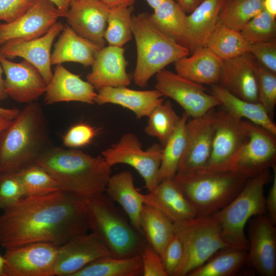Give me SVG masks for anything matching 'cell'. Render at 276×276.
I'll use <instances>...</instances> for the list:
<instances>
[{
	"label": "cell",
	"instance_id": "obj_11",
	"mask_svg": "<svg viewBox=\"0 0 276 276\" xmlns=\"http://www.w3.org/2000/svg\"><path fill=\"white\" fill-rule=\"evenodd\" d=\"M249 121L226 110L216 111V122L211 154L202 168L210 171H228L231 162L248 135Z\"/></svg>",
	"mask_w": 276,
	"mask_h": 276
},
{
	"label": "cell",
	"instance_id": "obj_37",
	"mask_svg": "<svg viewBox=\"0 0 276 276\" xmlns=\"http://www.w3.org/2000/svg\"><path fill=\"white\" fill-rule=\"evenodd\" d=\"M264 0H225L219 21L226 26L240 31L251 18L264 9Z\"/></svg>",
	"mask_w": 276,
	"mask_h": 276
},
{
	"label": "cell",
	"instance_id": "obj_52",
	"mask_svg": "<svg viewBox=\"0 0 276 276\" xmlns=\"http://www.w3.org/2000/svg\"><path fill=\"white\" fill-rule=\"evenodd\" d=\"M52 2L60 12L62 13L63 17L68 11L73 0H50Z\"/></svg>",
	"mask_w": 276,
	"mask_h": 276
},
{
	"label": "cell",
	"instance_id": "obj_45",
	"mask_svg": "<svg viewBox=\"0 0 276 276\" xmlns=\"http://www.w3.org/2000/svg\"><path fill=\"white\" fill-rule=\"evenodd\" d=\"M97 134L96 130L86 123L72 126L63 137V144L66 147L76 149L88 145Z\"/></svg>",
	"mask_w": 276,
	"mask_h": 276
},
{
	"label": "cell",
	"instance_id": "obj_17",
	"mask_svg": "<svg viewBox=\"0 0 276 276\" xmlns=\"http://www.w3.org/2000/svg\"><path fill=\"white\" fill-rule=\"evenodd\" d=\"M108 256L113 255L94 233L78 235L59 246L54 276H74L90 263Z\"/></svg>",
	"mask_w": 276,
	"mask_h": 276
},
{
	"label": "cell",
	"instance_id": "obj_18",
	"mask_svg": "<svg viewBox=\"0 0 276 276\" xmlns=\"http://www.w3.org/2000/svg\"><path fill=\"white\" fill-rule=\"evenodd\" d=\"M64 27L61 22L57 21L46 34L40 37L28 40H9L1 45L0 55L8 59L17 57L22 58L37 68L48 84L53 76L51 61L52 46Z\"/></svg>",
	"mask_w": 276,
	"mask_h": 276
},
{
	"label": "cell",
	"instance_id": "obj_14",
	"mask_svg": "<svg viewBox=\"0 0 276 276\" xmlns=\"http://www.w3.org/2000/svg\"><path fill=\"white\" fill-rule=\"evenodd\" d=\"M265 214L252 217L248 228L246 264L261 276L276 275V228Z\"/></svg>",
	"mask_w": 276,
	"mask_h": 276
},
{
	"label": "cell",
	"instance_id": "obj_47",
	"mask_svg": "<svg viewBox=\"0 0 276 276\" xmlns=\"http://www.w3.org/2000/svg\"><path fill=\"white\" fill-rule=\"evenodd\" d=\"M143 276H167L160 255L148 243L140 254Z\"/></svg>",
	"mask_w": 276,
	"mask_h": 276
},
{
	"label": "cell",
	"instance_id": "obj_9",
	"mask_svg": "<svg viewBox=\"0 0 276 276\" xmlns=\"http://www.w3.org/2000/svg\"><path fill=\"white\" fill-rule=\"evenodd\" d=\"M163 146L153 144L144 150L138 137L134 133L123 134L118 142L103 150L101 155L110 166L123 164L135 169L143 177L148 191L158 184V173Z\"/></svg>",
	"mask_w": 276,
	"mask_h": 276
},
{
	"label": "cell",
	"instance_id": "obj_19",
	"mask_svg": "<svg viewBox=\"0 0 276 276\" xmlns=\"http://www.w3.org/2000/svg\"><path fill=\"white\" fill-rule=\"evenodd\" d=\"M8 97L20 103L36 102L44 94L47 83L37 68L25 60L16 63L0 55Z\"/></svg>",
	"mask_w": 276,
	"mask_h": 276
},
{
	"label": "cell",
	"instance_id": "obj_51",
	"mask_svg": "<svg viewBox=\"0 0 276 276\" xmlns=\"http://www.w3.org/2000/svg\"><path fill=\"white\" fill-rule=\"evenodd\" d=\"M109 9L116 7H132L135 0H101Z\"/></svg>",
	"mask_w": 276,
	"mask_h": 276
},
{
	"label": "cell",
	"instance_id": "obj_36",
	"mask_svg": "<svg viewBox=\"0 0 276 276\" xmlns=\"http://www.w3.org/2000/svg\"><path fill=\"white\" fill-rule=\"evenodd\" d=\"M189 116L184 112L172 135L163 146L158 173V183L173 179L183 154L186 143V125Z\"/></svg>",
	"mask_w": 276,
	"mask_h": 276
},
{
	"label": "cell",
	"instance_id": "obj_15",
	"mask_svg": "<svg viewBox=\"0 0 276 276\" xmlns=\"http://www.w3.org/2000/svg\"><path fill=\"white\" fill-rule=\"evenodd\" d=\"M216 122L214 109L203 116L189 118L186 125V143L176 174L203 168L209 158Z\"/></svg>",
	"mask_w": 276,
	"mask_h": 276
},
{
	"label": "cell",
	"instance_id": "obj_28",
	"mask_svg": "<svg viewBox=\"0 0 276 276\" xmlns=\"http://www.w3.org/2000/svg\"><path fill=\"white\" fill-rule=\"evenodd\" d=\"M105 193L114 202L123 208L132 225L141 234V213L144 204L141 193L136 189L132 173L128 170L111 175Z\"/></svg>",
	"mask_w": 276,
	"mask_h": 276
},
{
	"label": "cell",
	"instance_id": "obj_6",
	"mask_svg": "<svg viewBox=\"0 0 276 276\" xmlns=\"http://www.w3.org/2000/svg\"><path fill=\"white\" fill-rule=\"evenodd\" d=\"M247 179L231 171L202 169L176 174L173 178L198 217L212 215L226 206L241 191Z\"/></svg>",
	"mask_w": 276,
	"mask_h": 276
},
{
	"label": "cell",
	"instance_id": "obj_29",
	"mask_svg": "<svg viewBox=\"0 0 276 276\" xmlns=\"http://www.w3.org/2000/svg\"><path fill=\"white\" fill-rule=\"evenodd\" d=\"M225 0H203L187 15L186 48L190 52L205 47L219 20Z\"/></svg>",
	"mask_w": 276,
	"mask_h": 276
},
{
	"label": "cell",
	"instance_id": "obj_55",
	"mask_svg": "<svg viewBox=\"0 0 276 276\" xmlns=\"http://www.w3.org/2000/svg\"><path fill=\"white\" fill-rule=\"evenodd\" d=\"M3 74H4V71L0 63V102L8 97L5 90V80Z\"/></svg>",
	"mask_w": 276,
	"mask_h": 276
},
{
	"label": "cell",
	"instance_id": "obj_49",
	"mask_svg": "<svg viewBox=\"0 0 276 276\" xmlns=\"http://www.w3.org/2000/svg\"><path fill=\"white\" fill-rule=\"evenodd\" d=\"M273 176L272 185L265 198V206L268 218L274 224L276 223V165L272 168Z\"/></svg>",
	"mask_w": 276,
	"mask_h": 276
},
{
	"label": "cell",
	"instance_id": "obj_16",
	"mask_svg": "<svg viewBox=\"0 0 276 276\" xmlns=\"http://www.w3.org/2000/svg\"><path fill=\"white\" fill-rule=\"evenodd\" d=\"M63 17L50 0H34L32 6L24 14L9 23H0V45L13 39L31 40L46 34Z\"/></svg>",
	"mask_w": 276,
	"mask_h": 276
},
{
	"label": "cell",
	"instance_id": "obj_46",
	"mask_svg": "<svg viewBox=\"0 0 276 276\" xmlns=\"http://www.w3.org/2000/svg\"><path fill=\"white\" fill-rule=\"evenodd\" d=\"M250 53L257 61L268 70L276 73V41L252 44Z\"/></svg>",
	"mask_w": 276,
	"mask_h": 276
},
{
	"label": "cell",
	"instance_id": "obj_2",
	"mask_svg": "<svg viewBox=\"0 0 276 276\" xmlns=\"http://www.w3.org/2000/svg\"><path fill=\"white\" fill-rule=\"evenodd\" d=\"M52 146L43 108L36 102L27 104L0 132V174L17 172L36 164Z\"/></svg>",
	"mask_w": 276,
	"mask_h": 276
},
{
	"label": "cell",
	"instance_id": "obj_41",
	"mask_svg": "<svg viewBox=\"0 0 276 276\" xmlns=\"http://www.w3.org/2000/svg\"><path fill=\"white\" fill-rule=\"evenodd\" d=\"M240 32L250 44L275 41V17L264 9L248 21Z\"/></svg>",
	"mask_w": 276,
	"mask_h": 276
},
{
	"label": "cell",
	"instance_id": "obj_39",
	"mask_svg": "<svg viewBox=\"0 0 276 276\" xmlns=\"http://www.w3.org/2000/svg\"><path fill=\"white\" fill-rule=\"evenodd\" d=\"M180 118L170 101L163 102L148 116L145 131L149 136L157 139L164 146L175 130Z\"/></svg>",
	"mask_w": 276,
	"mask_h": 276
},
{
	"label": "cell",
	"instance_id": "obj_53",
	"mask_svg": "<svg viewBox=\"0 0 276 276\" xmlns=\"http://www.w3.org/2000/svg\"><path fill=\"white\" fill-rule=\"evenodd\" d=\"M264 9L273 17L276 16V0H264Z\"/></svg>",
	"mask_w": 276,
	"mask_h": 276
},
{
	"label": "cell",
	"instance_id": "obj_50",
	"mask_svg": "<svg viewBox=\"0 0 276 276\" xmlns=\"http://www.w3.org/2000/svg\"><path fill=\"white\" fill-rule=\"evenodd\" d=\"M203 0H176L187 14H189Z\"/></svg>",
	"mask_w": 276,
	"mask_h": 276
},
{
	"label": "cell",
	"instance_id": "obj_20",
	"mask_svg": "<svg viewBox=\"0 0 276 276\" xmlns=\"http://www.w3.org/2000/svg\"><path fill=\"white\" fill-rule=\"evenodd\" d=\"M109 10L101 0H73L64 17L77 34L102 48Z\"/></svg>",
	"mask_w": 276,
	"mask_h": 276
},
{
	"label": "cell",
	"instance_id": "obj_12",
	"mask_svg": "<svg viewBox=\"0 0 276 276\" xmlns=\"http://www.w3.org/2000/svg\"><path fill=\"white\" fill-rule=\"evenodd\" d=\"M155 88L176 101L189 118L200 117L220 105L212 94L206 92L204 85L165 69L156 74Z\"/></svg>",
	"mask_w": 276,
	"mask_h": 276
},
{
	"label": "cell",
	"instance_id": "obj_35",
	"mask_svg": "<svg viewBox=\"0 0 276 276\" xmlns=\"http://www.w3.org/2000/svg\"><path fill=\"white\" fill-rule=\"evenodd\" d=\"M250 45L240 31L231 29L218 20L205 47L223 60L250 53Z\"/></svg>",
	"mask_w": 276,
	"mask_h": 276
},
{
	"label": "cell",
	"instance_id": "obj_56",
	"mask_svg": "<svg viewBox=\"0 0 276 276\" xmlns=\"http://www.w3.org/2000/svg\"><path fill=\"white\" fill-rule=\"evenodd\" d=\"M13 119L0 114V132L7 128Z\"/></svg>",
	"mask_w": 276,
	"mask_h": 276
},
{
	"label": "cell",
	"instance_id": "obj_43",
	"mask_svg": "<svg viewBox=\"0 0 276 276\" xmlns=\"http://www.w3.org/2000/svg\"><path fill=\"white\" fill-rule=\"evenodd\" d=\"M25 196L17 172L0 174V209L3 210Z\"/></svg>",
	"mask_w": 276,
	"mask_h": 276
},
{
	"label": "cell",
	"instance_id": "obj_13",
	"mask_svg": "<svg viewBox=\"0 0 276 276\" xmlns=\"http://www.w3.org/2000/svg\"><path fill=\"white\" fill-rule=\"evenodd\" d=\"M58 248L35 242L5 250L6 276H54Z\"/></svg>",
	"mask_w": 276,
	"mask_h": 276
},
{
	"label": "cell",
	"instance_id": "obj_24",
	"mask_svg": "<svg viewBox=\"0 0 276 276\" xmlns=\"http://www.w3.org/2000/svg\"><path fill=\"white\" fill-rule=\"evenodd\" d=\"M144 204L160 211L173 223L196 217L185 195L173 179L160 182L147 194L141 193Z\"/></svg>",
	"mask_w": 276,
	"mask_h": 276
},
{
	"label": "cell",
	"instance_id": "obj_22",
	"mask_svg": "<svg viewBox=\"0 0 276 276\" xmlns=\"http://www.w3.org/2000/svg\"><path fill=\"white\" fill-rule=\"evenodd\" d=\"M127 64L123 47L104 46L96 53L86 80L97 90L104 87L127 86L130 84L126 72Z\"/></svg>",
	"mask_w": 276,
	"mask_h": 276
},
{
	"label": "cell",
	"instance_id": "obj_27",
	"mask_svg": "<svg viewBox=\"0 0 276 276\" xmlns=\"http://www.w3.org/2000/svg\"><path fill=\"white\" fill-rule=\"evenodd\" d=\"M101 48L99 45L79 35L65 25L51 53V64L74 62L85 67L91 66L96 53Z\"/></svg>",
	"mask_w": 276,
	"mask_h": 276
},
{
	"label": "cell",
	"instance_id": "obj_57",
	"mask_svg": "<svg viewBox=\"0 0 276 276\" xmlns=\"http://www.w3.org/2000/svg\"><path fill=\"white\" fill-rule=\"evenodd\" d=\"M167 1L169 0H146L149 6L153 10Z\"/></svg>",
	"mask_w": 276,
	"mask_h": 276
},
{
	"label": "cell",
	"instance_id": "obj_21",
	"mask_svg": "<svg viewBox=\"0 0 276 276\" xmlns=\"http://www.w3.org/2000/svg\"><path fill=\"white\" fill-rule=\"evenodd\" d=\"M258 64L250 53L222 60L219 85L243 100L258 102Z\"/></svg>",
	"mask_w": 276,
	"mask_h": 276
},
{
	"label": "cell",
	"instance_id": "obj_4",
	"mask_svg": "<svg viewBox=\"0 0 276 276\" xmlns=\"http://www.w3.org/2000/svg\"><path fill=\"white\" fill-rule=\"evenodd\" d=\"M85 199L89 231L112 255L118 258L140 255L147 243L145 237L121 215L105 192Z\"/></svg>",
	"mask_w": 276,
	"mask_h": 276
},
{
	"label": "cell",
	"instance_id": "obj_30",
	"mask_svg": "<svg viewBox=\"0 0 276 276\" xmlns=\"http://www.w3.org/2000/svg\"><path fill=\"white\" fill-rule=\"evenodd\" d=\"M211 94L219 101L224 109L236 118L260 126L276 134V125L262 105L234 95L219 84L212 85Z\"/></svg>",
	"mask_w": 276,
	"mask_h": 276
},
{
	"label": "cell",
	"instance_id": "obj_23",
	"mask_svg": "<svg viewBox=\"0 0 276 276\" xmlns=\"http://www.w3.org/2000/svg\"><path fill=\"white\" fill-rule=\"evenodd\" d=\"M97 92L87 81L57 64L44 94V102L51 105L62 102H79L94 104Z\"/></svg>",
	"mask_w": 276,
	"mask_h": 276
},
{
	"label": "cell",
	"instance_id": "obj_40",
	"mask_svg": "<svg viewBox=\"0 0 276 276\" xmlns=\"http://www.w3.org/2000/svg\"><path fill=\"white\" fill-rule=\"evenodd\" d=\"M25 196H39L60 190L55 179L37 164L17 172Z\"/></svg>",
	"mask_w": 276,
	"mask_h": 276
},
{
	"label": "cell",
	"instance_id": "obj_10",
	"mask_svg": "<svg viewBox=\"0 0 276 276\" xmlns=\"http://www.w3.org/2000/svg\"><path fill=\"white\" fill-rule=\"evenodd\" d=\"M276 134L249 122L247 140L232 159L228 171L247 178L275 166Z\"/></svg>",
	"mask_w": 276,
	"mask_h": 276
},
{
	"label": "cell",
	"instance_id": "obj_31",
	"mask_svg": "<svg viewBox=\"0 0 276 276\" xmlns=\"http://www.w3.org/2000/svg\"><path fill=\"white\" fill-rule=\"evenodd\" d=\"M150 17L163 33L186 48L187 14L176 0L162 3L150 14Z\"/></svg>",
	"mask_w": 276,
	"mask_h": 276
},
{
	"label": "cell",
	"instance_id": "obj_8",
	"mask_svg": "<svg viewBox=\"0 0 276 276\" xmlns=\"http://www.w3.org/2000/svg\"><path fill=\"white\" fill-rule=\"evenodd\" d=\"M174 233L183 248L181 263L174 276H186L214 254L229 247L223 240L220 223L212 215L174 223Z\"/></svg>",
	"mask_w": 276,
	"mask_h": 276
},
{
	"label": "cell",
	"instance_id": "obj_1",
	"mask_svg": "<svg viewBox=\"0 0 276 276\" xmlns=\"http://www.w3.org/2000/svg\"><path fill=\"white\" fill-rule=\"evenodd\" d=\"M0 214V245L5 250L35 242L60 246L89 231L85 199L59 190L25 196Z\"/></svg>",
	"mask_w": 276,
	"mask_h": 276
},
{
	"label": "cell",
	"instance_id": "obj_34",
	"mask_svg": "<svg viewBox=\"0 0 276 276\" xmlns=\"http://www.w3.org/2000/svg\"><path fill=\"white\" fill-rule=\"evenodd\" d=\"M247 250L228 247L216 252L188 276H233L246 264Z\"/></svg>",
	"mask_w": 276,
	"mask_h": 276
},
{
	"label": "cell",
	"instance_id": "obj_25",
	"mask_svg": "<svg viewBox=\"0 0 276 276\" xmlns=\"http://www.w3.org/2000/svg\"><path fill=\"white\" fill-rule=\"evenodd\" d=\"M95 103L99 105L117 104L133 112L137 119L148 117L164 102L163 95L155 88L139 90L127 86L104 87L97 90Z\"/></svg>",
	"mask_w": 276,
	"mask_h": 276
},
{
	"label": "cell",
	"instance_id": "obj_58",
	"mask_svg": "<svg viewBox=\"0 0 276 276\" xmlns=\"http://www.w3.org/2000/svg\"><path fill=\"white\" fill-rule=\"evenodd\" d=\"M5 264L6 260L4 256L0 255V276H6Z\"/></svg>",
	"mask_w": 276,
	"mask_h": 276
},
{
	"label": "cell",
	"instance_id": "obj_32",
	"mask_svg": "<svg viewBox=\"0 0 276 276\" xmlns=\"http://www.w3.org/2000/svg\"><path fill=\"white\" fill-rule=\"evenodd\" d=\"M140 224L147 243L160 256L175 234L173 223L155 208L144 204Z\"/></svg>",
	"mask_w": 276,
	"mask_h": 276
},
{
	"label": "cell",
	"instance_id": "obj_33",
	"mask_svg": "<svg viewBox=\"0 0 276 276\" xmlns=\"http://www.w3.org/2000/svg\"><path fill=\"white\" fill-rule=\"evenodd\" d=\"M142 274L140 255L127 258L108 256L90 263L74 276H140Z\"/></svg>",
	"mask_w": 276,
	"mask_h": 276
},
{
	"label": "cell",
	"instance_id": "obj_38",
	"mask_svg": "<svg viewBox=\"0 0 276 276\" xmlns=\"http://www.w3.org/2000/svg\"><path fill=\"white\" fill-rule=\"evenodd\" d=\"M132 7L120 6L109 10L104 38L108 45L123 47L131 40Z\"/></svg>",
	"mask_w": 276,
	"mask_h": 276
},
{
	"label": "cell",
	"instance_id": "obj_54",
	"mask_svg": "<svg viewBox=\"0 0 276 276\" xmlns=\"http://www.w3.org/2000/svg\"><path fill=\"white\" fill-rule=\"evenodd\" d=\"M19 111L17 108H6L0 106V114L12 119L17 116Z\"/></svg>",
	"mask_w": 276,
	"mask_h": 276
},
{
	"label": "cell",
	"instance_id": "obj_5",
	"mask_svg": "<svg viewBox=\"0 0 276 276\" xmlns=\"http://www.w3.org/2000/svg\"><path fill=\"white\" fill-rule=\"evenodd\" d=\"M132 30L137 53L133 81L137 86L145 87L166 66L190 54L188 49L159 30L148 13L132 15Z\"/></svg>",
	"mask_w": 276,
	"mask_h": 276
},
{
	"label": "cell",
	"instance_id": "obj_42",
	"mask_svg": "<svg viewBox=\"0 0 276 276\" xmlns=\"http://www.w3.org/2000/svg\"><path fill=\"white\" fill-rule=\"evenodd\" d=\"M257 80L258 102L273 120L276 105V73L258 63Z\"/></svg>",
	"mask_w": 276,
	"mask_h": 276
},
{
	"label": "cell",
	"instance_id": "obj_48",
	"mask_svg": "<svg viewBox=\"0 0 276 276\" xmlns=\"http://www.w3.org/2000/svg\"><path fill=\"white\" fill-rule=\"evenodd\" d=\"M34 0H0V20L11 22L27 11Z\"/></svg>",
	"mask_w": 276,
	"mask_h": 276
},
{
	"label": "cell",
	"instance_id": "obj_44",
	"mask_svg": "<svg viewBox=\"0 0 276 276\" xmlns=\"http://www.w3.org/2000/svg\"><path fill=\"white\" fill-rule=\"evenodd\" d=\"M160 256L167 276H174L183 256L182 244L176 234L167 244Z\"/></svg>",
	"mask_w": 276,
	"mask_h": 276
},
{
	"label": "cell",
	"instance_id": "obj_26",
	"mask_svg": "<svg viewBox=\"0 0 276 276\" xmlns=\"http://www.w3.org/2000/svg\"><path fill=\"white\" fill-rule=\"evenodd\" d=\"M222 61L203 47L174 63L176 73L179 76L198 84L212 85L219 83Z\"/></svg>",
	"mask_w": 276,
	"mask_h": 276
},
{
	"label": "cell",
	"instance_id": "obj_7",
	"mask_svg": "<svg viewBox=\"0 0 276 276\" xmlns=\"http://www.w3.org/2000/svg\"><path fill=\"white\" fill-rule=\"evenodd\" d=\"M270 178L267 170L248 178L239 194L213 214L220 223L222 238L228 246L248 249L245 226L250 218L266 212L264 189Z\"/></svg>",
	"mask_w": 276,
	"mask_h": 276
},
{
	"label": "cell",
	"instance_id": "obj_3",
	"mask_svg": "<svg viewBox=\"0 0 276 276\" xmlns=\"http://www.w3.org/2000/svg\"><path fill=\"white\" fill-rule=\"evenodd\" d=\"M36 164L55 179L60 190L86 199L104 192L111 167L101 155L93 156L76 149L52 146Z\"/></svg>",
	"mask_w": 276,
	"mask_h": 276
}]
</instances>
